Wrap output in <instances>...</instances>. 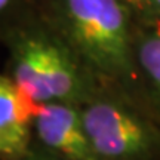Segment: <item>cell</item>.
Segmentation results:
<instances>
[{"label":"cell","mask_w":160,"mask_h":160,"mask_svg":"<svg viewBox=\"0 0 160 160\" xmlns=\"http://www.w3.org/2000/svg\"><path fill=\"white\" fill-rule=\"evenodd\" d=\"M126 3L139 22L160 21V0H126Z\"/></svg>","instance_id":"8"},{"label":"cell","mask_w":160,"mask_h":160,"mask_svg":"<svg viewBox=\"0 0 160 160\" xmlns=\"http://www.w3.org/2000/svg\"><path fill=\"white\" fill-rule=\"evenodd\" d=\"M36 105L25 101L5 71H0V160H18L33 144Z\"/></svg>","instance_id":"5"},{"label":"cell","mask_w":160,"mask_h":160,"mask_svg":"<svg viewBox=\"0 0 160 160\" xmlns=\"http://www.w3.org/2000/svg\"><path fill=\"white\" fill-rule=\"evenodd\" d=\"M40 0H0V42L12 28L39 12Z\"/></svg>","instance_id":"7"},{"label":"cell","mask_w":160,"mask_h":160,"mask_svg":"<svg viewBox=\"0 0 160 160\" xmlns=\"http://www.w3.org/2000/svg\"><path fill=\"white\" fill-rule=\"evenodd\" d=\"M80 113L99 160H150L160 151V128L122 92L102 88Z\"/></svg>","instance_id":"3"},{"label":"cell","mask_w":160,"mask_h":160,"mask_svg":"<svg viewBox=\"0 0 160 160\" xmlns=\"http://www.w3.org/2000/svg\"><path fill=\"white\" fill-rule=\"evenodd\" d=\"M0 45L8 53L5 73L33 105L52 101L82 105L102 89L40 12L12 28Z\"/></svg>","instance_id":"2"},{"label":"cell","mask_w":160,"mask_h":160,"mask_svg":"<svg viewBox=\"0 0 160 160\" xmlns=\"http://www.w3.org/2000/svg\"><path fill=\"white\" fill-rule=\"evenodd\" d=\"M18 160H67V159H64L61 156H58L55 153L49 151V150L43 148L42 145H39V144H36L33 141L30 150Z\"/></svg>","instance_id":"9"},{"label":"cell","mask_w":160,"mask_h":160,"mask_svg":"<svg viewBox=\"0 0 160 160\" xmlns=\"http://www.w3.org/2000/svg\"><path fill=\"white\" fill-rule=\"evenodd\" d=\"M33 141L67 160H99L88 138L80 105L52 101L36 105Z\"/></svg>","instance_id":"4"},{"label":"cell","mask_w":160,"mask_h":160,"mask_svg":"<svg viewBox=\"0 0 160 160\" xmlns=\"http://www.w3.org/2000/svg\"><path fill=\"white\" fill-rule=\"evenodd\" d=\"M135 61L141 86L160 107V21L137 22Z\"/></svg>","instance_id":"6"},{"label":"cell","mask_w":160,"mask_h":160,"mask_svg":"<svg viewBox=\"0 0 160 160\" xmlns=\"http://www.w3.org/2000/svg\"><path fill=\"white\" fill-rule=\"evenodd\" d=\"M39 12L99 85L137 101V24L126 0H40Z\"/></svg>","instance_id":"1"}]
</instances>
